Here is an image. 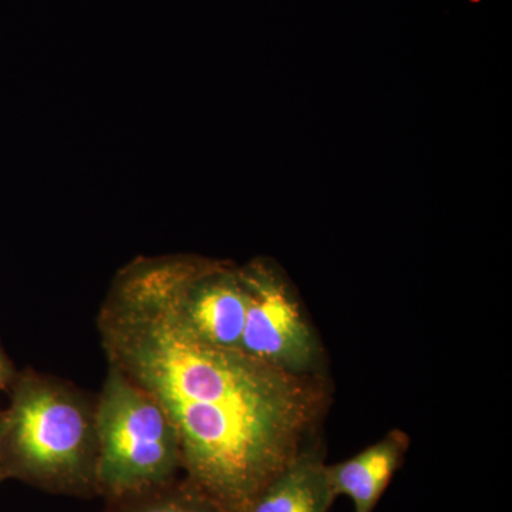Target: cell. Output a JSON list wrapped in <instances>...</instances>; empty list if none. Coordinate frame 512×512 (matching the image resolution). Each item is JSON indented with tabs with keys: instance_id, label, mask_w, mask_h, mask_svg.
Masks as SVG:
<instances>
[{
	"instance_id": "6da1fadb",
	"label": "cell",
	"mask_w": 512,
	"mask_h": 512,
	"mask_svg": "<svg viewBox=\"0 0 512 512\" xmlns=\"http://www.w3.org/2000/svg\"><path fill=\"white\" fill-rule=\"evenodd\" d=\"M111 367L173 423L187 481L225 512H244L305 447L325 384L217 348L188 329L146 261L121 272L99 315Z\"/></svg>"
},
{
	"instance_id": "7a4b0ae2",
	"label": "cell",
	"mask_w": 512,
	"mask_h": 512,
	"mask_svg": "<svg viewBox=\"0 0 512 512\" xmlns=\"http://www.w3.org/2000/svg\"><path fill=\"white\" fill-rule=\"evenodd\" d=\"M94 417L96 490L110 500L173 483L180 440L160 404L109 366Z\"/></svg>"
},
{
	"instance_id": "3957f363",
	"label": "cell",
	"mask_w": 512,
	"mask_h": 512,
	"mask_svg": "<svg viewBox=\"0 0 512 512\" xmlns=\"http://www.w3.org/2000/svg\"><path fill=\"white\" fill-rule=\"evenodd\" d=\"M23 473L56 493L96 490L94 417L82 400L49 380L25 386L10 419Z\"/></svg>"
},
{
	"instance_id": "277c9868",
	"label": "cell",
	"mask_w": 512,
	"mask_h": 512,
	"mask_svg": "<svg viewBox=\"0 0 512 512\" xmlns=\"http://www.w3.org/2000/svg\"><path fill=\"white\" fill-rule=\"evenodd\" d=\"M146 262L175 312L195 336L217 348L241 350L247 291L239 269L185 256Z\"/></svg>"
},
{
	"instance_id": "5b68a950",
	"label": "cell",
	"mask_w": 512,
	"mask_h": 512,
	"mask_svg": "<svg viewBox=\"0 0 512 512\" xmlns=\"http://www.w3.org/2000/svg\"><path fill=\"white\" fill-rule=\"evenodd\" d=\"M247 291L241 352L295 375H315L322 349L282 275L254 261L239 268Z\"/></svg>"
},
{
	"instance_id": "8992f818",
	"label": "cell",
	"mask_w": 512,
	"mask_h": 512,
	"mask_svg": "<svg viewBox=\"0 0 512 512\" xmlns=\"http://www.w3.org/2000/svg\"><path fill=\"white\" fill-rule=\"evenodd\" d=\"M410 439L392 430L365 450L335 464H326V480L333 498L348 497L355 512H373L402 467Z\"/></svg>"
},
{
	"instance_id": "52a82bcc",
	"label": "cell",
	"mask_w": 512,
	"mask_h": 512,
	"mask_svg": "<svg viewBox=\"0 0 512 512\" xmlns=\"http://www.w3.org/2000/svg\"><path fill=\"white\" fill-rule=\"evenodd\" d=\"M318 448L305 446L248 512H329L335 503Z\"/></svg>"
},
{
	"instance_id": "ba28073f",
	"label": "cell",
	"mask_w": 512,
	"mask_h": 512,
	"mask_svg": "<svg viewBox=\"0 0 512 512\" xmlns=\"http://www.w3.org/2000/svg\"><path fill=\"white\" fill-rule=\"evenodd\" d=\"M104 512H222L187 481L163 485L130 497L110 500Z\"/></svg>"
},
{
	"instance_id": "9c48e42d",
	"label": "cell",
	"mask_w": 512,
	"mask_h": 512,
	"mask_svg": "<svg viewBox=\"0 0 512 512\" xmlns=\"http://www.w3.org/2000/svg\"><path fill=\"white\" fill-rule=\"evenodd\" d=\"M9 377L8 365H6L5 359H3L2 353H0V389L6 384V380Z\"/></svg>"
}]
</instances>
